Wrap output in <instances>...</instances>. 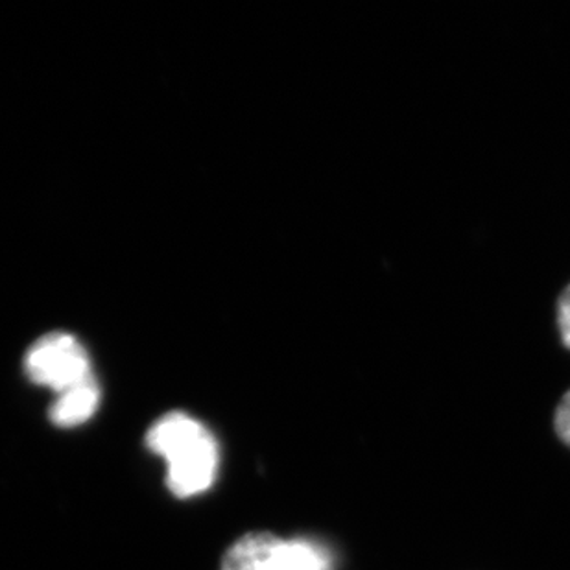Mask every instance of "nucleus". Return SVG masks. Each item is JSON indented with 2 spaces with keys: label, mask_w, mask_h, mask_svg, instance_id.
<instances>
[{
  "label": "nucleus",
  "mask_w": 570,
  "mask_h": 570,
  "mask_svg": "<svg viewBox=\"0 0 570 570\" xmlns=\"http://www.w3.org/2000/svg\"><path fill=\"white\" fill-rule=\"evenodd\" d=\"M24 372L56 395L95 377L86 347L69 333H49L36 340L24 356Z\"/></svg>",
  "instance_id": "nucleus-2"
},
{
  "label": "nucleus",
  "mask_w": 570,
  "mask_h": 570,
  "mask_svg": "<svg viewBox=\"0 0 570 570\" xmlns=\"http://www.w3.org/2000/svg\"><path fill=\"white\" fill-rule=\"evenodd\" d=\"M554 425L558 436L570 446V392L561 399L560 406L556 410Z\"/></svg>",
  "instance_id": "nucleus-6"
},
{
  "label": "nucleus",
  "mask_w": 570,
  "mask_h": 570,
  "mask_svg": "<svg viewBox=\"0 0 570 570\" xmlns=\"http://www.w3.org/2000/svg\"><path fill=\"white\" fill-rule=\"evenodd\" d=\"M277 539L272 532L246 533L227 550L222 570H268Z\"/></svg>",
  "instance_id": "nucleus-5"
},
{
  "label": "nucleus",
  "mask_w": 570,
  "mask_h": 570,
  "mask_svg": "<svg viewBox=\"0 0 570 570\" xmlns=\"http://www.w3.org/2000/svg\"><path fill=\"white\" fill-rule=\"evenodd\" d=\"M98 404H100V386L97 379L92 377L78 386L58 393L55 403L50 406L49 417L56 426L72 429L91 420L98 410Z\"/></svg>",
  "instance_id": "nucleus-3"
},
{
  "label": "nucleus",
  "mask_w": 570,
  "mask_h": 570,
  "mask_svg": "<svg viewBox=\"0 0 570 570\" xmlns=\"http://www.w3.org/2000/svg\"><path fill=\"white\" fill-rule=\"evenodd\" d=\"M146 445L167 460V485L179 499L209 490L218 471V443L207 426L184 412H170L150 426Z\"/></svg>",
  "instance_id": "nucleus-1"
},
{
  "label": "nucleus",
  "mask_w": 570,
  "mask_h": 570,
  "mask_svg": "<svg viewBox=\"0 0 570 570\" xmlns=\"http://www.w3.org/2000/svg\"><path fill=\"white\" fill-rule=\"evenodd\" d=\"M268 570H333V556L311 539H277Z\"/></svg>",
  "instance_id": "nucleus-4"
},
{
  "label": "nucleus",
  "mask_w": 570,
  "mask_h": 570,
  "mask_svg": "<svg viewBox=\"0 0 570 570\" xmlns=\"http://www.w3.org/2000/svg\"><path fill=\"white\" fill-rule=\"evenodd\" d=\"M558 323H560L561 340L570 350V285L563 291L558 302Z\"/></svg>",
  "instance_id": "nucleus-7"
}]
</instances>
